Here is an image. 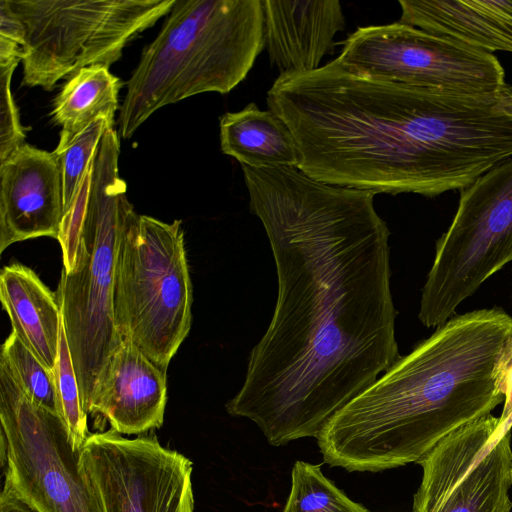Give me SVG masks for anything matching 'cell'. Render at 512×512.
<instances>
[{"instance_id": "3", "label": "cell", "mask_w": 512, "mask_h": 512, "mask_svg": "<svg viewBox=\"0 0 512 512\" xmlns=\"http://www.w3.org/2000/svg\"><path fill=\"white\" fill-rule=\"evenodd\" d=\"M512 316L499 307L455 315L339 410L317 436L323 460L349 472L417 463L462 425L504 402L499 357Z\"/></svg>"}, {"instance_id": "5", "label": "cell", "mask_w": 512, "mask_h": 512, "mask_svg": "<svg viewBox=\"0 0 512 512\" xmlns=\"http://www.w3.org/2000/svg\"><path fill=\"white\" fill-rule=\"evenodd\" d=\"M120 142L109 128L95 152L74 268L62 269L56 292L88 415L99 380L122 339L113 313L115 268L122 234L135 211L119 174Z\"/></svg>"}, {"instance_id": "14", "label": "cell", "mask_w": 512, "mask_h": 512, "mask_svg": "<svg viewBox=\"0 0 512 512\" xmlns=\"http://www.w3.org/2000/svg\"><path fill=\"white\" fill-rule=\"evenodd\" d=\"M167 403V372L128 340L112 354L93 394L89 413L120 434L160 428Z\"/></svg>"}, {"instance_id": "10", "label": "cell", "mask_w": 512, "mask_h": 512, "mask_svg": "<svg viewBox=\"0 0 512 512\" xmlns=\"http://www.w3.org/2000/svg\"><path fill=\"white\" fill-rule=\"evenodd\" d=\"M342 44L339 62L366 78L470 95L508 86L494 54L399 21L359 27Z\"/></svg>"}, {"instance_id": "18", "label": "cell", "mask_w": 512, "mask_h": 512, "mask_svg": "<svg viewBox=\"0 0 512 512\" xmlns=\"http://www.w3.org/2000/svg\"><path fill=\"white\" fill-rule=\"evenodd\" d=\"M220 146L224 154L252 168L298 167L295 139L273 111L249 103L220 117Z\"/></svg>"}, {"instance_id": "1", "label": "cell", "mask_w": 512, "mask_h": 512, "mask_svg": "<svg viewBox=\"0 0 512 512\" xmlns=\"http://www.w3.org/2000/svg\"><path fill=\"white\" fill-rule=\"evenodd\" d=\"M278 278L271 322L227 412L269 444L317 438L401 356L390 231L375 193L317 181L298 167L241 165Z\"/></svg>"}, {"instance_id": "2", "label": "cell", "mask_w": 512, "mask_h": 512, "mask_svg": "<svg viewBox=\"0 0 512 512\" xmlns=\"http://www.w3.org/2000/svg\"><path fill=\"white\" fill-rule=\"evenodd\" d=\"M502 95L457 94L379 81L336 58L279 74L268 108L290 129L298 168L327 184L435 197L471 185L512 157Z\"/></svg>"}, {"instance_id": "6", "label": "cell", "mask_w": 512, "mask_h": 512, "mask_svg": "<svg viewBox=\"0 0 512 512\" xmlns=\"http://www.w3.org/2000/svg\"><path fill=\"white\" fill-rule=\"evenodd\" d=\"M181 223L134 211L114 277L117 332L166 372L192 323L193 287Z\"/></svg>"}, {"instance_id": "7", "label": "cell", "mask_w": 512, "mask_h": 512, "mask_svg": "<svg viewBox=\"0 0 512 512\" xmlns=\"http://www.w3.org/2000/svg\"><path fill=\"white\" fill-rule=\"evenodd\" d=\"M176 0H7L23 41L22 85L51 91L93 65L110 67Z\"/></svg>"}, {"instance_id": "9", "label": "cell", "mask_w": 512, "mask_h": 512, "mask_svg": "<svg viewBox=\"0 0 512 512\" xmlns=\"http://www.w3.org/2000/svg\"><path fill=\"white\" fill-rule=\"evenodd\" d=\"M4 484L36 512H102L57 413L33 402L0 356Z\"/></svg>"}, {"instance_id": "11", "label": "cell", "mask_w": 512, "mask_h": 512, "mask_svg": "<svg viewBox=\"0 0 512 512\" xmlns=\"http://www.w3.org/2000/svg\"><path fill=\"white\" fill-rule=\"evenodd\" d=\"M80 470L102 512H193V463L154 433L129 439L113 429L89 434Z\"/></svg>"}, {"instance_id": "12", "label": "cell", "mask_w": 512, "mask_h": 512, "mask_svg": "<svg viewBox=\"0 0 512 512\" xmlns=\"http://www.w3.org/2000/svg\"><path fill=\"white\" fill-rule=\"evenodd\" d=\"M413 512H510L511 428L491 413L455 429L418 462Z\"/></svg>"}, {"instance_id": "8", "label": "cell", "mask_w": 512, "mask_h": 512, "mask_svg": "<svg viewBox=\"0 0 512 512\" xmlns=\"http://www.w3.org/2000/svg\"><path fill=\"white\" fill-rule=\"evenodd\" d=\"M512 261V157L460 191L456 213L436 243L418 318L443 325L457 307Z\"/></svg>"}, {"instance_id": "25", "label": "cell", "mask_w": 512, "mask_h": 512, "mask_svg": "<svg viewBox=\"0 0 512 512\" xmlns=\"http://www.w3.org/2000/svg\"><path fill=\"white\" fill-rule=\"evenodd\" d=\"M93 161L94 158L81 181L70 207L64 212L60 226V232L57 240L59 241L62 249V269L66 272H70L76 263L84 219L86 195L91 179Z\"/></svg>"}, {"instance_id": "24", "label": "cell", "mask_w": 512, "mask_h": 512, "mask_svg": "<svg viewBox=\"0 0 512 512\" xmlns=\"http://www.w3.org/2000/svg\"><path fill=\"white\" fill-rule=\"evenodd\" d=\"M20 61L19 55L0 58V163L25 144L26 134L11 91L12 75Z\"/></svg>"}, {"instance_id": "20", "label": "cell", "mask_w": 512, "mask_h": 512, "mask_svg": "<svg viewBox=\"0 0 512 512\" xmlns=\"http://www.w3.org/2000/svg\"><path fill=\"white\" fill-rule=\"evenodd\" d=\"M291 479V490L282 512H368L327 479L320 464L296 461Z\"/></svg>"}, {"instance_id": "27", "label": "cell", "mask_w": 512, "mask_h": 512, "mask_svg": "<svg viewBox=\"0 0 512 512\" xmlns=\"http://www.w3.org/2000/svg\"><path fill=\"white\" fill-rule=\"evenodd\" d=\"M0 512H36L20 500L5 484L0 494Z\"/></svg>"}, {"instance_id": "15", "label": "cell", "mask_w": 512, "mask_h": 512, "mask_svg": "<svg viewBox=\"0 0 512 512\" xmlns=\"http://www.w3.org/2000/svg\"><path fill=\"white\" fill-rule=\"evenodd\" d=\"M262 5L265 45L280 74L318 69L345 28L337 0H262Z\"/></svg>"}, {"instance_id": "26", "label": "cell", "mask_w": 512, "mask_h": 512, "mask_svg": "<svg viewBox=\"0 0 512 512\" xmlns=\"http://www.w3.org/2000/svg\"><path fill=\"white\" fill-rule=\"evenodd\" d=\"M497 386L504 396V407L499 417L500 423L512 427V336L505 344L496 369Z\"/></svg>"}, {"instance_id": "16", "label": "cell", "mask_w": 512, "mask_h": 512, "mask_svg": "<svg viewBox=\"0 0 512 512\" xmlns=\"http://www.w3.org/2000/svg\"><path fill=\"white\" fill-rule=\"evenodd\" d=\"M399 22L493 54L512 53V0H401Z\"/></svg>"}, {"instance_id": "28", "label": "cell", "mask_w": 512, "mask_h": 512, "mask_svg": "<svg viewBox=\"0 0 512 512\" xmlns=\"http://www.w3.org/2000/svg\"><path fill=\"white\" fill-rule=\"evenodd\" d=\"M501 105L509 113H512V87L505 88L501 96Z\"/></svg>"}, {"instance_id": "23", "label": "cell", "mask_w": 512, "mask_h": 512, "mask_svg": "<svg viewBox=\"0 0 512 512\" xmlns=\"http://www.w3.org/2000/svg\"><path fill=\"white\" fill-rule=\"evenodd\" d=\"M109 128H114V122L106 116H99L68 143L58 144L54 150L62 175L64 212L70 207L101 139Z\"/></svg>"}, {"instance_id": "17", "label": "cell", "mask_w": 512, "mask_h": 512, "mask_svg": "<svg viewBox=\"0 0 512 512\" xmlns=\"http://www.w3.org/2000/svg\"><path fill=\"white\" fill-rule=\"evenodd\" d=\"M0 300L12 332L49 369L58 357L62 313L54 294L29 267L12 263L0 273Z\"/></svg>"}, {"instance_id": "13", "label": "cell", "mask_w": 512, "mask_h": 512, "mask_svg": "<svg viewBox=\"0 0 512 512\" xmlns=\"http://www.w3.org/2000/svg\"><path fill=\"white\" fill-rule=\"evenodd\" d=\"M63 215L62 175L54 151L25 143L0 163V253L28 239H58Z\"/></svg>"}, {"instance_id": "22", "label": "cell", "mask_w": 512, "mask_h": 512, "mask_svg": "<svg viewBox=\"0 0 512 512\" xmlns=\"http://www.w3.org/2000/svg\"><path fill=\"white\" fill-rule=\"evenodd\" d=\"M54 372L57 410L74 451H79L88 437L87 414L83 410L79 385L65 334L60 328L58 357Z\"/></svg>"}, {"instance_id": "29", "label": "cell", "mask_w": 512, "mask_h": 512, "mask_svg": "<svg viewBox=\"0 0 512 512\" xmlns=\"http://www.w3.org/2000/svg\"><path fill=\"white\" fill-rule=\"evenodd\" d=\"M511 482H512V474H511Z\"/></svg>"}, {"instance_id": "21", "label": "cell", "mask_w": 512, "mask_h": 512, "mask_svg": "<svg viewBox=\"0 0 512 512\" xmlns=\"http://www.w3.org/2000/svg\"><path fill=\"white\" fill-rule=\"evenodd\" d=\"M0 356L26 395L37 405L57 413L53 370L45 366L11 331L1 347Z\"/></svg>"}, {"instance_id": "19", "label": "cell", "mask_w": 512, "mask_h": 512, "mask_svg": "<svg viewBox=\"0 0 512 512\" xmlns=\"http://www.w3.org/2000/svg\"><path fill=\"white\" fill-rule=\"evenodd\" d=\"M120 78L104 65L82 68L73 75L53 102L51 118L61 127L58 144H66L99 116L114 122L119 108Z\"/></svg>"}, {"instance_id": "4", "label": "cell", "mask_w": 512, "mask_h": 512, "mask_svg": "<svg viewBox=\"0 0 512 512\" xmlns=\"http://www.w3.org/2000/svg\"><path fill=\"white\" fill-rule=\"evenodd\" d=\"M264 46L262 0H176L127 82L120 137L131 138L166 105L230 92Z\"/></svg>"}]
</instances>
